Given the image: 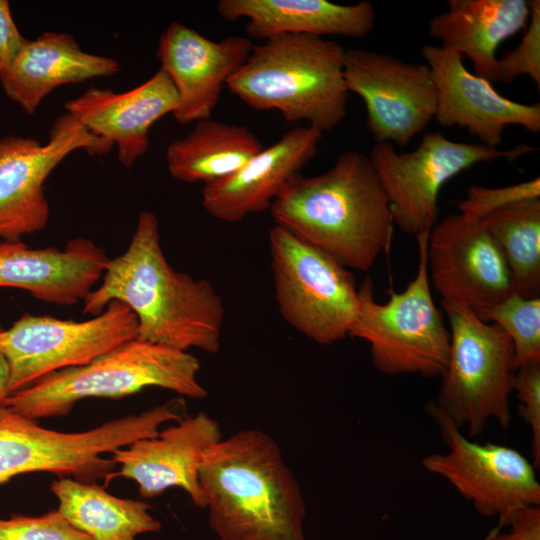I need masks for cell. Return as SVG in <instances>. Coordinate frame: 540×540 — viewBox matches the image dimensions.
I'll return each instance as SVG.
<instances>
[{
	"instance_id": "6da1fadb",
	"label": "cell",
	"mask_w": 540,
	"mask_h": 540,
	"mask_svg": "<svg viewBox=\"0 0 540 540\" xmlns=\"http://www.w3.org/2000/svg\"><path fill=\"white\" fill-rule=\"evenodd\" d=\"M112 301L135 314L140 340L181 351L220 350L223 300L207 279H194L169 264L151 211L139 214L127 249L109 260L100 285L84 298L82 312L99 315Z\"/></svg>"
},
{
	"instance_id": "7a4b0ae2",
	"label": "cell",
	"mask_w": 540,
	"mask_h": 540,
	"mask_svg": "<svg viewBox=\"0 0 540 540\" xmlns=\"http://www.w3.org/2000/svg\"><path fill=\"white\" fill-rule=\"evenodd\" d=\"M199 482L219 540H306L299 484L265 432L241 430L210 446Z\"/></svg>"
},
{
	"instance_id": "3957f363",
	"label": "cell",
	"mask_w": 540,
	"mask_h": 540,
	"mask_svg": "<svg viewBox=\"0 0 540 540\" xmlns=\"http://www.w3.org/2000/svg\"><path fill=\"white\" fill-rule=\"evenodd\" d=\"M269 211L279 225L348 269L368 271L393 235L389 203L369 156L350 150L327 171L299 174Z\"/></svg>"
},
{
	"instance_id": "277c9868",
	"label": "cell",
	"mask_w": 540,
	"mask_h": 540,
	"mask_svg": "<svg viewBox=\"0 0 540 540\" xmlns=\"http://www.w3.org/2000/svg\"><path fill=\"white\" fill-rule=\"evenodd\" d=\"M346 49L308 34H281L254 44L226 87L254 110L279 111L289 122L304 120L320 132L347 115Z\"/></svg>"
},
{
	"instance_id": "5b68a950",
	"label": "cell",
	"mask_w": 540,
	"mask_h": 540,
	"mask_svg": "<svg viewBox=\"0 0 540 540\" xmlns=\"http://www.w3.org/2000/svg\"><path fill=\"white\" fill-rule=\"evenodd\" d=\"M199 369L198 358L188 351L136 338L87 364L43 376L11 393L3 406L36 420L65 416L82 399H119L146 387L204 399L208 393L197 379Z\"/></svg>"
},
{
	"instance_id": "8992f818",
	"label": "cell",
	"mask_w": 540,
	"mask_h": 540,
	"mask_svg": "<svg viewBox=\"0 0 540 540\" xmlns=\"http://www.w3.org/2000/svg\"><path fill=\"white\" fill-rule=\"evenodd\" d=\"M182 399L168 401L140 414H131L78 433L40 427L35 420L0 408V485L30 472L73 475L79 481L107 477L114 468L104 453L159 434L167 421L183 419Z\"/></svg>"
},
{
	"instance_id": "52a82bcc",
	"label": "cell",
	"mask_w": 540,
	"mask_h": 540,
	"mask_svg": "<svg viewBox=\"0 0 540 540\" xmlns=\"http://www.w3.org/2000/svg\"><path fill=\"white\" fill-rule=\"evenodd\" d=\"M429 233L416 236L417 272L402 292L390 290L382 304L373 298L370 278L358 287V314L348 336L370 344L371 362L385 375L441 377L448 363L450 331L433 301L428 275Z\"/></svg>"
},
{
	"instance_id": "ba28073f",
	"label": "cell",
	"mask_w": 540,
	"mask_h": 540,
	"mask_svg": "<svg viewBox=\"0 0 540 540\" xmlns=\"http://www.w3.org/2000/svg\"><path fill=\"white\" fill-rule=\"evenodd\" d=\"M441 304L450 323V352L433 403L456 427L466 426L470 437L480 435L490 420L506 428L516 372L511 339L470 310Z\"/></svg>"
},
{
	"instance_id": "9c48e42d",
	"label": "cell",
	"mask_w": 540,
	"mask_h": 540,
	"mask_svg": "<svg viewBox=\"0 0 540 540\" xmlns=\"http://www.w3.org/2000/svg\"><path fill=\"white\" fill-rule=\"evenodd\" d=\"M268 240L275 299L282 318L321 345L348 336L359 308L353 274L279 225L269 230Z\"/></svg>"
},
{
	"instance_id": "30bf717a",
	"label": "cell",
	"mask_w": 540,
	"mask_h": 540,
	"mask_svg": "<svg viewBox=\"0 0 540 540\" xmlns=\"http://www.w3.org/2000/svg\"><path fill=\"white\" fill-rule=\"evenodd\" d=\"M536 150L528 144L500 149L479 142H456L436 131L424 134L410 152L399 153L390 143H375L369 158L394 225L417 236L438 222V197L451 178L478 163L497 159L513 162Z\"/></svg>"
},
{
	"instance_id": "8fae6325",
	"label": "cell",
	"mask_w": 540,
	"mask_h": 540,
	"mask_svg": "<svg viewBox=\"0 0 540 540\" xmlns=\"http://www.w3.org/2000/svg\"><path fill=\"white\" fill-rule=\"evenodd\" d=\"M131 309L112 301L85 321L24 314L8 329L0 326V351L10 368V394L52 372L81 366L137 338Z\"/></svg>"
},
{
	"instance_id": "7c38bea8",
	"label": "cell",
	"mask_w": 540,
	"mask_h": 540,
	"mask_svg": "<svg viewBox=\"0 0 540 540\" xmlns=\"http://www.w3.org/2000/svg\"><path fill=\"white\" fill-rule=\"evenodd\" d=\"M426 411L439 426L448 450L424 457L422 465L446 479L478 513L497 517L500 528L520 509L540 505V483L534 466L522 453L466 438L433 401Z\"/></svg>"
},
{
	"instance_id": "4fadbf2b",
	"label": "cell",
	"mask_w": 540,
	"mask_h": 540,
	"mask_svg": "<svg viewBox=\"0 0 540 540\" xmlns=\"http://www.w3.org/2000/svg\"><path fill=\"white\" fill-rule=\"evenodd\" d=\"M113 147L68 113L56 118L45 143L9 135L0 138V238L20 240L43 230L50 207L45 182L71 153L104 155Z\"/></svg>"
},
{
	"instance_id": "5bb4252c",
	"label": "cell",
	"mask_w": 540,
	"mask_h": 540,
	"mask_svg": "<svg viewBox=\"0 0 540 540\" xmlns=\"http://www.w3.org/2000/svg\"><path fill=\"white\" fill-rule=\"evenodd\" d=\"M344 77L359 96L375 143L405 146L434 119L436 87L428 65L388 53L346 49Z\"/></svg>"
},
{
	"instance_id": "9a60e30c",
	"label": "cell",
	"mask_w": 540,
	"mask_h": 540,
	"mask_svg": "<svg viewBox=\"0 0 540 540\" xmlns=\"http://www.w3.org/2000/svg\"><path fill=\"white\" fill-rule=\"evenodd\" d=\"M430 284L441 302L464 307L483 320L515 293L504 256L481 220L451 214L433 226L427 245Z\"/></svg>"
},
{
	"instance_id": "2e32d148",
	"label": "cell",
	"mask_w": 540,
	"mask_h": 540,
	"mask_svg": "<svg viewBox=\"0 0 540 540\" xmlns=\"http://www.w3.org/2000/svg\"><path fill=\"white\" fill-rule=\"evenodd\" d=\"M421 55L436 87L434 119L445 128H465L471 136L491 147L503 142L511 125L540 132V103L524 104L499 94L488 80L471 73L458 52L439 45L424 44Z\"/></svg>"
},
{
	"instance_id": "e0dca14e",
	"label": "cell",
	"mask_w": 540,
	"mask_h": 540,
	"mask_svg": "<svg viewBox=\"0 0 540 540\" xmlns=\"http://www.w3.org/2000/svg\"><path fill=\"white\" fill-rule=\"evenodd\" d=\"M253 45L241 35L213 41L179 22L165 28L156 56L176 89L178 106L172 115L179 124L210 119L222 87L247 60Z\"/></svg>"
},
{
	"instance_id": "ac0fdd59",
	"label": "cell",
	"mask_w": 540,
	"mask_h": 540,
	"mask_svg": "<svg viewBox=\"0 0 540 540\" xmlns=\"http://www.w3.org/2000/svg\"><path fill=\"white\" fill-rule=\"evenodd\" d=\"M222 439L218 422L204 412L183 418L155 437L144 438L112 452L120 464L117 475L134 480L143 498H153L178 487L192 503L205 508L199 482V467L204 452Z\"/></svg>"
},
{
	"instance_id": "d6986e66",
	"label": "cell",
	"mask_w": 540,
	"mask_h": 540,
	"mask_svg": "<svg viewBox=\"0 0 540 540\" xmlns=\"http://www.w3.org/2000/svg\"><path fill=\"white\" fill-rule=\"evenodd\" d=\"M323 133L297 126L263 148L233 174L203 185L201 203L220 221L237 223L269 210L273 201L318 152Z\"/></svg>"
},
{
	"instance_id": "ffe728a7",
	"label": "cell",
	"mask_w": 540,
	"mask_h": 540,
	"mask_svg": "<svg viewBox=\"0 0 540 540\" xmlns=\"http://www.w3.org/2000/svg\"><path fill=\"white\" fill-rule=\"evenodd\" d=\"M177 106L176 89L161 69L131 90L90 87L64 104L66 113L90 133L116 146L117 158L126 168L147 153L152 125Z\"/></svg>"
},
{
	"instance_id": "44dd1931",
	"label": "cell",
	"mask_w": 540,
	"mask_h": 540,
	"mask_svg": "<svg viewBox=\"0 0 540 540\" xmlns=\"http://www.w3.org/2000/svg\"><path fill=\"white\" fill-rule=\"evenodd\" d=\"M110 258L91 239L76 237L64 249L30 248L21 240L0 243V287L28 291L49 304L83 301L102 279Z\"/></svg>"
},
{
	"instance_id": "7402d4cb",
	"label": "cell",
	"mask_w": 540,
	"mask_h": 540,
	"mask_svg": "<svg viewBox=\"0 0 540 540\" xmlns=\"http://www.w3.org/2000/svg\"><path fill=\"white\" fill-rule=\"evenodd\" d=\"M120 69L116 59L82 50L71 34L44 32L35 40H27L0 73V84L10 100L33 115L56 88L111 77Z\"/></svg>"
},
{
	"instance_id": "603a6c76",
	"label": "cell",
	"mask_w": 540,
	"mask_h": 540,
	"mask_svg": "<svg viewBox=\"0 0 540 540\" xmlns=\"http://www.w3.org/2000/svg\"><path fill=\"white\" fill-rule=\"evenodd\" d=\"M228 22L247 19L248 38L267 40L281 34L342 36L360 39L376 25L371 2L338 4L327 0H220L216 5Z\"/></svg>"
},
{
	"instance_id": "cb8c5ba5",
	"label": "cell",
	"mask_w": 540,
	"mask_h": 540,
	"mask_svg": "<svg viewBox=\"0 0 540 540\" xmlns=\"http://www.w3.org/2000/svg\"><path fill=\"white\" fill-rule=\"evenodd\" d=\"M446 6L429 20L430 37L466 56L475 75L496 82L497 49L527 26L529 1L448 0Z\"/></svg>"
},
{
	"instance_id": "d4e9b609",
	"label": "cell",
	"mask_w": 540,
	"mask_h": 540,
	"mask_svg": "<svg viewBox=\"0 0 540 540\" xmlns=\"http://www.w3.org/2000/svg\"><path fill=\"white\" fill-rule=\"evenodd\" d=\"M263 148L248 127L205 119L167 146L165 161L174 179L205 185L233 174Z\"/></svg>"
},
{
	"instance_id": "484cf974",
	"label": "cell",
	"mask_w": 540,
	"mask_h": 540,
	"mask_svg": "<svg viewBox=\"0 0 540 540\" xmlns=\"http://www.w3.org/2000/svg\"><path fill=\"white\" fill-rule=\"evenodd\" d=\"M50 489L64 517L94 540H135L162 528L148 503L115 497L94 483L60 478Z\"/></svg>"
},
{
	"instance_id": "4316f807",
	"label": "cell",
	"mask_w": 540,
	"mask_h": 540,
	"mask_svg": "<svg viewBox=\"0 0 540 540\" xmlns=\"http://www.w3.org/2000/svg\"><path fill=\"white\" fill-rule=\"evenodd\" d=\"M481 222L504 256L515 293L540 297V199L512 204Z\"/></svg>"
},
{
	"instance_id": "83f0119b",
	"label": "cell",
	"mask_w": 540,
	"mask_h": 540,
	"mask_svg": "<svg viewBox=\"0 0 540 540\" xmlns=\"http://www.w3.org/2000/svg\"><path fill=\"white\" fill-rule=\"evenodd\" d=\"M483 321L499 325L509 336L516 370L540 364V297L513 293L490 309Z\"/></svg>"
},
{
	"instance_id": "f1b7e54d",
	"label": "cell",
	"mask_w": 540,
	"mask_h": 540,
	"mask_svg": "<svg viewBox=\"0 0 540 540\" xmlns=\"http://www.w3.org/2000/svg\"><path fill=\"white\" fill-rule=\"evenodd\" d=\"M527 29L518 46L498 58L496 81L509 83L526 75L540 87V1L531 0Z\"/></svg>"
},
{
	"instance_id": "f546056e",
	"label": "cell",
	"mask_w": 540,
	"mask_h": 540,
	"mask_svg": "<svg viewBox=\"0 0 540 540\" xmlns=\"http://www.w3.org/2000/svg\"><path fill=\"white\" fill-rule=\"evenodd\" d=\"M0 540H94L74 527L59 510L41 516L0 519Z\"/></svg>"
},
{
	"instance_id": "4dcf8cb0",
	"label": "cell",
	"mask_w": 540,
	"mask_h": 540,
	"mask_svg": "<svg viewBox=\"0 0 540 540\" xmlns=\"http://www.w3.org/2000/svg\"><path fill=\"white\" fill-rule=\"evenodd\" d=\"M533 199H540L539 177L497 188L470 186L466 198L459 202L458 209L465 216L481 220L497 210Z\"/></svg>"
},
{
	"instance_id": "1f68e13d",
	"label": "cell",
	"mask_w": 540,
	"mask_h": 540,
	"mask_svg": "<svg viewBox=\"0 0 540 540\" xmlns=\"http://www.w3.org/2000/svg\"><path fill=\"white\" fill-rule=\"evenodd\" d=\"M513 391L519 404V416L531 430V450L533 463L540 464V364L521 367L516 370Z\"/></svg>"
},
{
	"instance_id": "d6a6232c",
	"label": "cell",
	"mask_w": 540,
	"mask_h": 540,
	"mask_svg": "<svg viewBox=\"0 0 540 540\" xmlns=\"http://www.w3.org/2000/svg\"><path fill=\"white\" fill-rule=\"evenodd\" d=\"M510 530L499 532L494 528L484 540H540V507L529 505L520 509L511 519Z\"/></svg>"
},
{
	"instance_id": "836d02e7",
	"label": "cell",
	"mask_w": 540,
	"mask_h": 540,
	"mask_svg": "<svg viewBox=\"0 0 540 540\" xmlns=\"http://www.w3.org/2000/svg\"><path fill=\"white\" fill-rule=\"evenodd\" d=\"M27 40L14 22L9 2L0 0V73L13 62Z\"/></svg>"
},
{
	"instance_id": "e575fe53",
	"label": "cell",
	"mask_w": 540,
	"mask_h": 540,
	"mask_svg": "<svg viewBox=\"0 0 540 540\" xmlns=\"http://www.w3.org/2000/svg\"><path fill=\"white\" fill-rule=\"evenodd\" d=\"M10 368L4 354L0 351V408L3 406L5 399L10 395Z\"/></svg>"
}]
</instances>
